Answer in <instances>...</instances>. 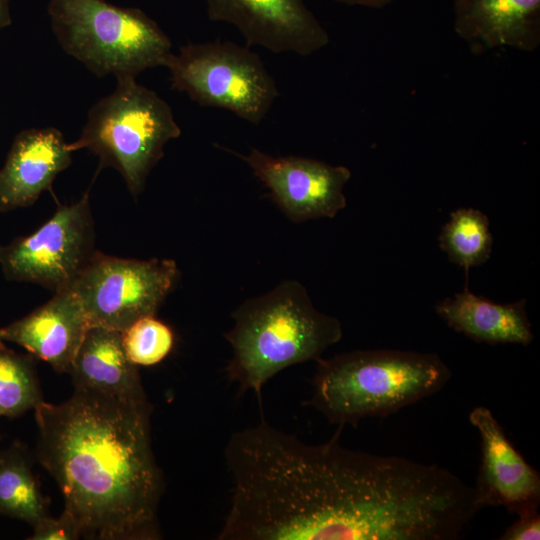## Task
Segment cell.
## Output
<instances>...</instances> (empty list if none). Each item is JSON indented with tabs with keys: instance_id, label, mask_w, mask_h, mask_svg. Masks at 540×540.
<instances>
[{
	"instance_id": "obj_9",
	"label": "cell",
	"mask_w": 540,
	"mask_h": 540,
	"mask_svg": "<svg viewBox=\"0 0 540 540\" xmlns=\"http://www.w3.org/2000/svg\"><path fill=\"white\" fill-rule=\"evenodd\" d=\"M234 153L269 190L272 200L293 222L333 218L346 207L344 187L351 171L300 156H273L252 148L247 155Z\"/></svg>"
},
{
	"instance_id": "obj_21",
	"label": "cell",
	"mask_w": 540,
	"mask_h": 540,
	"mask_svg": "<svg viewBox=\"0 0 540 540\" xmlns=\"http://www.w3.org/2000/svg\"><path fill=\"white\" fill-rule=\"evenodd\" d=\"M33 528L30 540H74L81 536L76 521L65 509L57 519L42 517Z\"/></svg>"
},
{
	"instance_id": "obj_13",
	"label": "cell",
	"mask_w": 540,
	"mask_h": 540,
	"mask_svg": "<svg viewBox=\"0 0 540 540\" xmlns=\"http://www.w3.org/2000/svg\"><path fill=\"white\" fill-rule=\"evenodd\" d=\"M90 326L79 298L67 288L55 292L27 316L0 328V340L23 347L58 372L69 373Z\"/></svg>"
},
{
	"instance_id": "obj_18",
	"label": "cell",
	"mask_w": 540,
	"mask_h": 540,
	"mask_svg": "<svg viewBox=\"0 0 540 540\" xmlns=\"http://www.w3.org/2000/svg\"><path fill=\"white\" fill-rule=\"evenodd\" d=\"M492 243L488 217L474 208L453 211L439 235L440 248L451 262L465 270L485 263Z\"/></svg>"
},
{
	"instance_id": "obj_20",
	"label": "cell",
	"mask_w": 540,
	"mask_h": 540,
	"mask_svg": "<svg viewBox=\"0 0 540 540\" xmlns=\"http://www.w3.org/2000/svg\"><path fill=\"white\" fill-rule=\"evenodd\" d=\"M129 360L136 366H152L165 359L174 346L172 329L154 316L143 317L121 332Z\"/></svg>"
},
{
	"instance_id": "obj_14",
	"label": "cell",
	"mask_w": 540,
	"mask_h": 540,
	"mask_svg": "<svg viewBox=\"0 0 540 540\" xmlns=\"http://www.w3.org/2000/svg\"><path fill=\"white\" fill-rule=\"evenodd\" d=\"M454 30L472 52L534 51L540 44V0H454Z\"/></svg>"
},
{
	"instance_id": "obj_3",
	"label": "cell",
	"mask_w": 540,
	"mask_h": 540,
	"mask_svg": "<svg viewBox=\"0 0 540 540\" xmlns=\"http://www.w3.org/2000/svg\"><path fill=\"white\" fill-rule=\"evenodd\" d=\"M306 404L331 423L387 417L441 390L451 378L434 353L355 350L319 358Z\"/></svg>"
},
{
	"instance_id": "obj_25",
	"label": "cell",
	"mask_w": 540,
	"mask_h": 540,
	"mask_svg": "<svg viewBox=\"0 0 540 540\" xmlns=\"http://www.w3.org/2000/svg\"><path fill=\"white\" fill-rule=\"evenodd\" d=\"M3 343V341L0 340V344Z\"/></svg>"
},
{
	"instance_id": "obj_19",
	"label": "cell",
	"mask_w": 540,
	"mask_h": 540,
	"mask_svg": "<svg viewBox=\"0 0 540 540\" xmlns=\"http://www.w3.org/2000/svg\"><path fill=\"white\" fill-rule=\"evenodd\" d=\"M32 360L0 344V417H17L42 402Z\"/></svg>"
},
{
	"instance_id": "obj_6",
	"label": "cell",
	"mask_w": 540,
	"mask_h": 540,
	"mask_svg": "<svg viewBox=\"0 0 540 540\" xmlns=\"http://www.w3.org/2000/svg\"><path fill=\"white\" fill-rule=\"evenodd\" d=\"M171 87L205 107L259 124L279 91L258 54L229 41L188 43L166 65Z\"/></svg>"
},
{
	"instance_id": "obj_11",
	"label": "cell",
	"mask_w": 540,
	"mask_h": 540,
	"mask_svg": "<svg viewBox=\"0 0 540 540\" xmlns=\"http://www.w3.org/2000/svg\"><path fill=\"white\" fill-rule=\"evenodd\" d=\"M469 421L481 439V465L474 486L480 506H502L516 515L538 510L539 472L516 450L488 408H474Z\"/></svg>"
},
{
	"instance_id": "obj_15",
	"label": "cell",
	"mask_w": 540,
	"mask_h": 540,
	"mask_svg": "<svg viewBox=\"0 0 540 540\" xmlns=\"http://www.w3.org/2000/svg\"><path fill=\"white\" fill-rule=\"evenodd\" d=\"M69 373L75 387L128 400L147 399L137 366L127 357L117 330L90 326Z\"/></svg>"
},
{
	"instance_id": "obj_10",
	"label": "cell",
	"mask_w": 540,
	"mask_h": 540,
	"mask_svg": "<svg viewBox=\"0 0 540 540\" xmlns=\"http://www.w3.org/2000/svg\"><path fill=\"white\" fill-rule=\"evenodd\" d=\"M211 21L227 22L247 45L273 53L309 56L329 44V34L304 0H205Z\"/></svg>"
},
{
	"instance_id": "obj_23",
	"label": "cell",
	"mask_w": 540,
	"mask_h": 540,
	"mask_svg": "<svg viewBox=\"0 0 540 540\" xmlns=\"http://www.w3.org/2000/svg\"><path fill=\"white\" fill-rule=\"evenodd\" d=\"M339 3L350 5V6H363L367 8H383L395 0H335Z\"/></svg>"
},
{
	"instance_id": "obj_24",
	"label": "cell",
	"mask_w": 540,
	"mask_h": 540,
	"mask_svg": "<svg viewBox=\"0 0 540 540\" xmlns=\"http://www.w3.org/2000/svg\"><path fill=\"white\" fill-rule=\"evenodd\" d=\"M9 3L10 0H0V29L12 23Z\"/></svg>"
},
{
	"instance_id": "obj_1",
	"label": "cell",
	"mask_w": 540,
	"mask_h": 540,
	"mask_svg": "<svg viewBox=\"0 0 540 540\" xmlns=\"http://www.w3.org/2000/svg\"><path fill=\"white\" fill-rule=\"evenodd\" d=\"M151 407L75 387L61 404L35 408L38 458L56 480L80 535L101 540L160 536L163 492L150 434Z\"/></svg>"
},
{
	"instance_id": "obj_22",
	"label": "cell",
	"mask_w": 540,
	"mask_h": 540,
	"mask_svg": "<svg viewBox=\"0 0 540 540\" xmlns=\"http://www.w3.org/2000/svg\"><path fill=\"white\" fill-rule=\"evenodd\" d=\"M518 519L499 537L500 540L540 539V514L538 510L517 515Z\"/></svg>"
},
{
	"instance_id": "obj_8",
	"label": "cell",
	"mask_w": 540,
	"mask_h": 540,
	"mask_svg": "<svg viewBox=\"0 0 540 540\" xmlns=\"http://www.w3.org/2000/svg\"><path fill=\"white\" fill-rule=\"evenodd\" d=\"M94 240L86 192L75 203L59 205L33 233L1 246V269L8 280L35 283L55 293L69 288L88 264Z\"/></svg>"
},
{
	"instance_id": "obj_12",
	"label": "cell",
	"mask_w": 540,
	"mask_h": 540,
	"mask_svg": "<svg viewBox=\"0 0 540 540\" xmlns=\"http://www.w3.org/2000/svg\"><path fill=\"white\" fill-rule=\"evenodd\" d=\"M69 143L54 127L16 135L0 169V211L32 205L72 162Z\"/></svg>"
},
{
	"instance_id": "obj_7",
	"label": "cell",
	"mask_w": 540,
	"mask_h": 540,
	"mask_svg": "<svg viewBox=\"0 0 540 540\" xmlns=\"http://www.w3.org/2000/svg\"><path fill=\"white\" fill-rule=\"evenodd\" d=\"M178 274L171 259H127L95 251L69 288L91 326L122 332L135 321L155 315Z\"/></svg>"
},
{
	"instance_id": "obj_17",
	"label": "cell",
	"mask_w": 540,
	"mask_h": 540,
	"mask_svg": "<svg viewBox=\"0 0 540 540\" xmlns=\"http://www.w3.org/2000/svg\"><path fill=\"white\" fill-rule=\"evenodd\" d=\"M0 514L31 525L48 515L31 465L20 447L0 452Z\"/></svg>"
},
{
	"instance_id": "obj_26",
	"label": "cell",
	"mask_w": 540,
	"mask_h": 540,
	"mask_svg": "<svg viewBox=\"0 0 540 540\" xmlns=\"http://www.w3.org/2000/svg\"><path fill=\"white\" fill-rule=\"evenodd\" d=\"M0 248H1V245H0Z\"/></svg>"
},
{
	"instance_id": "obj_2",
	"label": "cell",
	"mask_w": 540,
	"mask_h": 540,
	"mask_svg": "<svg viewBox=\"0 0 540 540\" xmlns=\"http://www.w3.org/2000/svg\"><path fill=\"white\" fill-rule=\"evenodd\" d=\"M224 334L232 348L225 371L240 392L261 391L269 379L292 365L317 361L343 335L340 321L317 310L306 288L284 280L268 293L242 303Z\"/></svg>"
},
{
	"instance_id": "obj_16",
	"label": "cell",
	"mask_w": 540,
	"mask_h": 540,
	"mask_svg": "<svg viewBox=\"0 0 540 540\" xmlns=\"http://www.w3.org/2000/svg\"><path fill=\"white\" fill-rule=\"evenodd\" d=\"M435 310L450 328L476 342L527 346L534 338L525 299L498 304L474 294L466 285L438 302Z\"/></svg>"
},
{
	"instance_id": "obj_4",
	"label": "cell",
	"mask_w": 540,
	"mask_h": 540,
	"mask_svg": "<svg viewBox=\"0 0 540 540\" xmlns=\"http://www.w3.org/2000/svg\"><path fill=\"white\" fill-rule=\"evenodd\" d=\"M52 31L63 51L99 77H134L166 67L172 42L144 11L105 0H49Z\"/></svg>"
},
{
	"instance_id": "obj_5",
	"label": "cell",
	"mask_w": 540,
	"mask_h": 540,
	"mask_svg": "<svg viewBox=\"0 0 540 540\" xmlns=\"http://www.w3.org/2000/svg\"><path fill=\"white\" fill-rule=\"evenodd\" d=\"M114 91L89 110L72 152L87 149L100 168L111 167L137 197L151 170L164 156V147L181 135L169 104L134 77L117 78Z\"/></svg>"
}]
</instances>
